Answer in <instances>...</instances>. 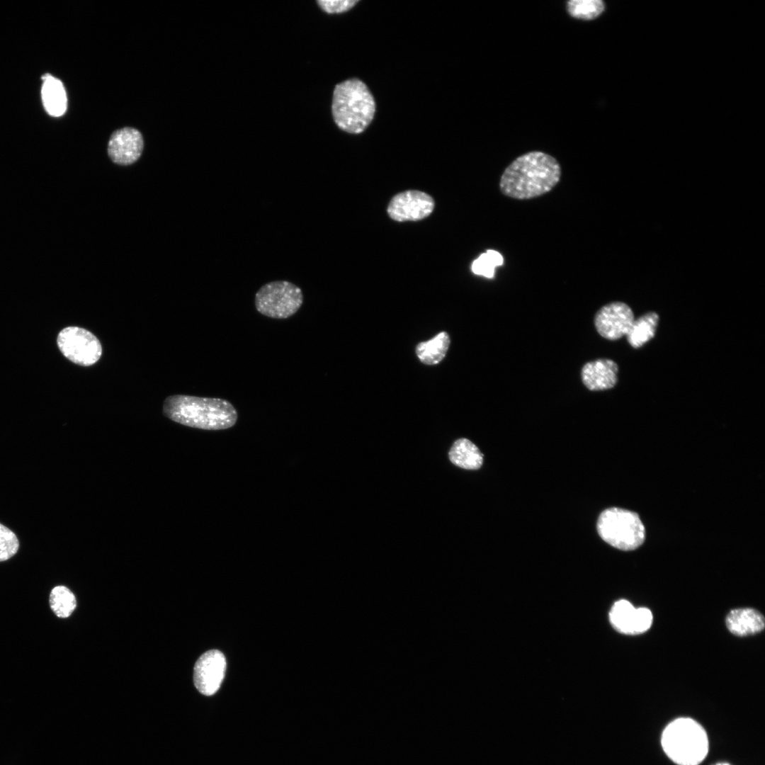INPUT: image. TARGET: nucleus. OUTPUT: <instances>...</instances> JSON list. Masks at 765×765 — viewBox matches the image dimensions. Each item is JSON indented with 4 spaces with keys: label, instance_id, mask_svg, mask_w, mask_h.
Returning a JSON list of instances; mask_svg holds the SVG:
<instances>
[{
    "label": "nucleus",
    "instance_id": "nucleus-1",
    "mask_svg": "<svg viewBox=\"0 0 765 765\" xmlns=\"http://www.w3.org/2000/svg\"><path fill=\"white\" fill-rule=\"evenodd\" d=\"M561 166L552 156L540 151L525 153L512 161L499 179L501 193L516 200H528L551 191L560 182Z\"/></svg>",
    "mask_w": 765,
    "mask_h": 765
},
{
    "label": "nucleus",
    "instance_id": "nucleus-2",
    "mask_svg": "<svg viewBox=\"0 0 765 765\" xmlns=\"http://www.w3.org/2000/svg\"><path fill=\"white\" fill-rule=\"evenodd\" d=\"M163 414L180 424L214 431L231 428L238 419L236 409L226 400L185 395L166 397Z\"/></svg>",
    "mask_w": 765,
    "mask_h": 765
},
{
    "label": "nucleus",
    "instance_id": "nucleus-3",
    "mask_svg": "<svg viewBox=\"0 0 765 765\" xmlns=\"http://www.w3.org/2000/svg\"><path fill=\"white\" fill-rule=\"evenodd\" d=\"M332 111L334 122L344 131L362 132L371 123L375 103L367 86L358 79H351L336 86Z\"/></svg>",
    "mask_w": 765,
    "mask_h": 765
},
{
    "label": "nucleus",
    "instance_id": "nucleus-4",
    "mask_svg": "<svg viewBox=\"0 0 765 765\" xmlns=\"http://www.w3.org/2000/svg\"><path fill=\"white\" fill-rule=\"evenodd\" d=\"M661 744L667 756L678 765H698L709 749L705 729L690 718H679L669 723L662 732Z\"/></svg>",
    "mask_w": 765,
    "mask_h": 765
},
{
    "label": "nucleus",
    "instance_id": "nucleus-5",
    "mask_svg": "<svg viewBox=\"0 0 765 765\" xmlns=\"http://www.w3.org/2000/svg\"><path fill=\"white\" fill-rule=\"evenodd\" d=\"M596 528L606 543L622 550L636 549L645 538L644 525L639 516L617 507L607 509L601 513Z\"/></svg>",
    "mask_w": 765,
    "mask_h": 765
},
{
    "label": "nucleus",
    "instance_id": "nucleus-6",
    "mask_svg": "<svg viewBox=\"0 0 765 765\" xmlns=\"http://www.w3.org/2000/svg\"><path fill=\"white\" fill-rule=\"evenodd\" d=\"M302 303L301 288L287 280L265 283L258 290L254 298L257 312L273 319H287L293 316Z\"/></svg>",
    "mask_w": 765,
    "mask_h": 765
},
{
    "label": "nucleus",
    "instance_id": "nucleus-7",
    "mask_svg": "<svg viewBox=\"0 0 765 765\" xmlns=\"http://www.w3.org/2000/svg\"><path fill=\"white\" fill-rule=\"evenodd\" d=\"M61 353L72 363L90 366L95 364L102 355V346L98 339L89 330L79 327L62 329L57 339Z\"/></svg>",
    "mask_w": 765,
    "mask_h": 765
},
{
    "label": "nucleus",
    "instance_id": "nucleus-8",
    "mask_svg": "<svg viewBox=\"0 0 765 765\" xmlns=\"http://www.w3.org/2000/svg\"><path fill=\"white\" fill-rule=\"evenodd\" d=\"M634 319L633 312L628 305L613 302L599 310L594 317V324L601 336L616 340L627 334Z\"/></svg>",
    "mask_w": 765,
    "mask_h": 765
},
{
    "label": "nucleus",
    "instance_id": "nucleus-9",
    "mask_svg": "<svg viewBox=\"0 0 765 765\" xmlns=\"http://www.w3.org/2000/svg\"><path fill=\"white\" fill-rule=\"evenodd\" d=\"M225 670V657L220 651L212 650L203 654L194 667L193 680L198 691L205 696L213 695L222 682Z\"/></svg>",
    "mask_w": 765,
    "mask_h": 765
},
{
    "label": "nucleus",
    "instance_id": "nucleus-10",
    "mask_svg": "<svg viewBox=\"0 0 765 765\" xmlns=\"http://www.w3.org/2000/svg\"><path fill=\"white\" fill-rule=\"evenodd\" d=\"M609 620L618 632L637 635L645 633L650 628L652 614L647 608H635L628 601L621 599L615 602L611 607Z\"/></svg>",
    "mask_w": 765,
    "mask_h": 765
},
{
    "label": "nucleus",
    "instance_id": "nucleus-11",
    "mask_svg": "<svg viewBox=\"0 0 765 765\" xmlns=\"http://www.w3.org/2000/svg\"><path fill=\"white\" fill-rule=\"evenodd\" d=\"M434 207V200L429 195L419 191H407L392 199L387 212L397 221L418 220L430 215Z\"/></svg>",
    "mask_w": 765,
    "mask_h": 765
},
{
    "label": "nucleus",
    "instance_id": "nucleus-12",
    "mask_svg": "<svg viewBox=\"0 0 765 765\" xmlns=\"http://www.w3.org/2000/svg\"><path fill=\"white\" fill-rule=\"evenodd\" d=\"M144 147L142 134L133 128H123L115 131L108 144V154L115 164L127 166L135 163Z\"/></svg>",
    "mask_w": 765,
    "mask_h": 765
},
{
    "label": "nucleus",
    "instance_id": "nucleus-13",
    "mask_svg": "<svg viewBox=\"0 0 765 765\" xmlns=\"http://www.w3.org/2000/svg\"><path fill=\"white\" fill-rule=\"evenodd\" d=\"M618 367L612 360L597 359L586 363L581 371L584 385L591 391L613 387L617 382Z\"/></svg>",
    "mask_w": 765,
    "mask_h": 765
},
{
    "label": "nucleus",
    "instance_id": "nucleus-14",
    "mask_svg": "<svg viewBox=\"0 0 765 765\" xmlns=\"http://www.w3.org/2000/svg\"><path fill=\"white\" fill-rule=\"evenodd\" d=\"M726 625L732 634L746 636L761 631L764 628V618L753 608H737L729 613Z\"/></svg>",
    "mask_w": 765,
    "mask_h": 765
},
{
    "label": "nucleus",
    "instance_id": "nucleus-15",
    "mask_svg": "<svg viewBox=\"0 0 765 765\" xmlns=\"http://www.w3.org/2000/svg\"><path fill=\"white\" fill-rule=\"evenodd\" d=\"M41 96L45 109L52 116L62 115L67 107V98L62 82L46 74L42 76Z\"/></svg>",
    "mask_w": 765,
    "mask_h": 765
},
{
    "label": "nucleus",
    "instance_id": "nucleus-16",
    "mask_svg": "<svg viewBox=\"0 0 765 765\" xmlns=\"http://www.w3.org/2000/svg\"><path fill=\"white\" fill-rule=\"evenodd\" d=\"M448 457L453 465L466 470H477L483 463V454L472 441L465 438L453 443Z\"/></svg>",
    "mask_w": 765,
    "mask_h": 765
},
{
    "label": "nucleus",
    "instance_id": "nucleus-17",
    "mask_svg": "<svg viewBox=\"0 0 765 765\" xmlns=\"http://www.w3.org/2000/svg\"><path fill=\"white\" fill-rule=\"evenodd\" d=\"M659 316L654 312H647L634 319L625 335L630 346L638 348L650 340L654 336Z\"/></svg>",
    "mask_w": 765,
    "mask_h": 765
},
{
    "label": "nucleus",
    "instance_id": "nucleus-18",
    "mask_svg": "<svg viewBox=\"0 0 765 765\" xmlns=\"http://www.w3.org/2000/svg\"><path fill=\"white\" fill-rule=\"evenodd\" d=\"M450 344V338L446 332H441L428 341L420 343L416 353L420 361L427 365L439 363L446 356Z\"/></svg>",
    "mask_w": 765,
    "mask_h": 765
},
{
    "label": "nucleus",
    "instance_id": "nucleus-19",
    "mask_svg": "<svg viewBox=\"0 0 765 765\" xmlns=\"http://www.w3.org/2000/svg\"><path fill=\"white\" fill-rule=\"evenodd\" d=\"M50 608L60 618L69 617L76 606L74 594L64 586L54 587L50 594Z\"/></svg>",
    "mask_w": 765,
    "mask_h": 765
},
{
    "label": "nucleus",
    "instance_id": "nucleus-20",
    "mask_svg": "<svg viewBox=\"0 0 765 765\" xmlns=\"http://www.w3.org/2000/svg\"><path fill=\"white\" fill-rule=\"evenodd\" d=\"M604 3L601 0H571L567 2L569 14L575 18L592 20L604 11Z\"/></svg>",
    "mask_w": 765,
    "mask_h": 765
},
{
    "label": "nucleus",
    "instance_id": "nucleus-21",
    "mask_svg": "<svg viewBox=\"0 0 765 765\" xmlns=\"http://www.w3.org/2000/svg\"><path fill=\"white\" fill-rule=\"evenodd\" d=\"M503 264L504 257L502 254L494 249H488L472 262L471 269L476 275L492 278L495 268Z\"/></svg>",
    "mask_w": 765,
    "mask_h": 765
},
{
    "label": "nucleus",
    "instance_id": "nucleus-22",
    "mask_svg": "<svg viewBox=\"0 0 765 765\" xmlns=\"http://www.w3.org/2000/svg\"><path fill=\"white\" fill-rule=\"evenodd\" d=\"M19 541L16 534L0 523V562L12 557L18 551Z\"/></svg>",
    "mask_w": 765,
    "mask_h": 765
},
{
    "label": "nucleus",
    "instance_id": "nucleus-23",
    "mask_svg": "<svg viewBox=\"0 0 765 765\" xmlns=\"http://www.w3.org/2000/svg\"><path fill=\"white\" fill-rule=\"evenodd\" d=\"M358 1L356 0H334L318 1L319 7L328 13H339L351 9Z\"/></svg>",
    "mask_w": 765,
    "mask_h": 765
},
{
    "label": "nucleus",
    "instance_id": "nucleus-24",
    "mask_svg": "<svg viewBox=\"0 0 765 765\" xmlns=\"http://www.w3.org/2000/svg\"><path fill=\"white\" fill-rule=\"evenodd\" d=\"M715 765H730V764H729L727 763H718V764H716Z\"/></svg>",
    "mask_w": 765,
    "mask_h": 765
}]
</instances>
